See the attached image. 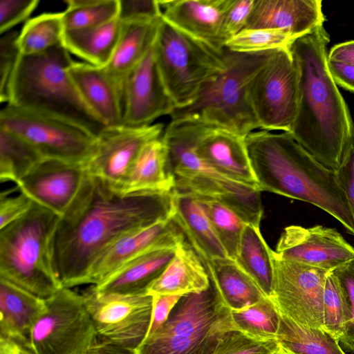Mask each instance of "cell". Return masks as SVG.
Returning <instances> with one entry per match:
<instances>
[{
  "label": "cell",
  "mask_w": 354,
  "mask_h": 354,
  "mask_svg": "<svg viewBox=\"0 0 354 354\" xmlns=\"http://www.w3.org/2000/svg\"><path fill=\"white\" fill-rule=\"evenodd\" d=\"M174 209V189L125 194L88 174L55 232L54 259L62 286L86 284L107 248L131 232L171 219Z\"/></svg>",
  "instance_id": "1"
},
{
  "label": "cell",
  "mask_w": 354,
  "mask_h": 354,
  "mask_svg": "<svg viewBox=\"0 0 354 354\" xmlns=\"http://www.w3.org/2000/svg\"><path fill=\"white\" fill-rule=\"evenodd\" d=\"M324 25L296 38L289 50L299 75V103L290 133L315 159L337 171L354 147V123L328 64Z\"/></svg>",
  "instance_id": "2"
},
{
  "label": "cell",
  "mask_w": 354,
  "mask_h": 354,
  "mask_svg": "<svg viewBox=\"0 0 354 354\" xmlns=\"http://www.w3.org/2000/svg\"><path fill=\"white\" fill-rule=\"evenodd\" d=\"M259 190L319 207L354 236V216L335 171L314 158L288 132L258 129L245 138Z\"/></svg>",
  "instance_id": "3"
},
{
  "label": "cell",
  "mask_w": 354,
  "mask_h": 354,
  "mask_svg": "<svg viewBox=\"0 0 354 354\" xmlns=\"http://www.w3.org/2000/svg\"><path fill=\"white\" fill-rule=\"evenodd\" d=\"M60 44L44 52L21 55L8 88V101L15 106L59 117L97 136L106 127L90 111L69 74L73 63Z\"/></svg>",
  "instance_id": "4"
},
{
  "label": "cell",
  "mask_w": 354,
  "mask_h": 354,
  "mask_svg": "<svg viewBox=\"0 0 354 354\" xmlns=\"http://www.w3.org/2000/svg\"><path fill=\"white\" fill-rule=\"evenodd\" d=\"M59 218L33 202L23 216L0 229V277L44 299L60 290L54 259Z\"/></svg>",
  "instance_id": "5"
},
{
  "label": "cell",
  "mask_w": 354,
  "mask_h": 354,
  "mask_svg": "<svg viewBox=\"0 0 354 354\" xmlns=\"http://www.w3.org/2000/svg\"><path fill=\"white\" fill-rule=\"evenodd\" d=\"M274 51L243 53L223 47V68L205 84L192 103L175 109L171 120H198L243 138L259 129L250 89L254 75Z\"/></svg>",
  "instance_id": "6"
},
{
  "label": "cell",
  "mask_w": 354,
  "mask_h": 354,
  "mask_svg": "<svg viewBox=\"0 0 354 354\" xmlns=\"http://www.w3.org/2000/svg\"><path fill=\"white\" fill-rule=\"evenodd\" d=\"M153 53L176 109L192 103L225 64L223 48H218L190 36L162 19L153 44Z\"/></svg>",
  "instance_id": "7"
},
{
  "label": "cell",
  "mask_w": 354,
  "mask_h": 354,
  "mask_svg": "<svg viewBox=\"0 0 354 354\" xmlns=\"http://www.w3.org/2000/svg\"><path fill=\"white\" fill-rule=\"evenodd\" d=\"M46 310L30 333L35 354H84L97 340L84 294L62 287L45 299Z\"/></svg>",
  "instance_id": "8"
},
{
  "label": "cell",
  "mask_w": 354,
  "mask_h": 354,
  "mask_svg": "<svg viewBox=\"0 0 354 354\" xmlns=\"http://www.w3.org/2000/svg\"><path fill=\"white\" fill-rule=\"evenodd\" d=\"M0 128L28 141L44 158L84 165L93 151L97 139L76 123L9 104L0 111Z\"/></svg>",
  "instance_id": "9"
},
{
  "label": "cell",
  "mask_w": 354,
  "mask_h": 354,
  "mask_svg": "<svg viewBox=\"0 0 354 354\" xmlns=\"http://www.w3.org/2000/svg\"><path fill=\"white\" fill-rule=\"evenodd\" d=\"M299 75L289 50H274L254 75L250 97L259 129L290 133L299 103Z\"/></svg>",
  "instance_id": "10"
},
{
  "label": "cell",
  "mask_w": 354,
  "mask_h": 354,
  "mask_svg": "<svg viewBox=\"0 0 354 354\" xmlns=\"http://www.w3.org/2000/svg\"><path fill=\"white\" fill-rule=\"evenodd\" d=\"M270 299L279 313L302 326L324 329L323 296L331 272L277 257Z\"/></svg>",
  "instance_id": "11"
},
{
  "label": "cell",
  "mask_w": 354,
  "mask_h": 354,
  "mask_svg": "<svg viewBox=\"0 0 354 354\" xmlns=\"http://www.w3.org/2000/svg\"><path fill=\"white\" fill-rule=\"evenodd\" d=\"M98 337L136 350L146 337L151 317L152 296L147 294H84Z\"/></svg>",
  "instance_id": "12"
},
{
  "label": "cell",
  "mask_w": 354,
  "mask_h": 354,
  "mask_svg": "<svg viewBox=\"0 0 354 354\" xmlns=\"http://www.w3.org/2000/svg\"><path fill=\"white\" fill-rule=\"evenodd\" d=\"M164 130L161 123L106 127L97 136L93 151L85 164L88 174L118 189L143 147L161 137Z\"/></svg>",
  "instance_id": "13"
},
{
  "label": "cell",
  "mask_w": 354,
  "mask_h": 354,
  "mask_svg": "<svg viewBox=\"0 0 354 354\" xmlns=\"http://www.w3.org/2000/svg\"><path fill=\"white\" fill-rule=\"evenodd\" d=\"M274 254L283 260L333 271L354 260V247L335 229L290 225L282 232Z\"/></svg>",
  "instance_id": "14"
},
{
  "label": "cell",
  "mask_w": 354,
  "mask_h": 354,
  "mask_svg": "<svg viewBox=\"0 0 354 354\" xmlns=\"http://www.w3.org/2000/svg\"><path fill=\"white\" fill-rule=\"evenodd\" d=\"M122 104V125L128 127L151 125L176 109L159 73L153 45L126 78Z\"/></svg>",
  "instance_id": "15"
},
{
  "label": "cell",
  "mask_w": 354,
  "mask_h": 354,
  "mask_svg": "<svg viewBox=\"0 0 354 354\" xmlns=\"http://www.w3.org/2000/svg\"><path fill=\"white\" fill-rule=\"evenodd\" d=\"M88 174L84 164L44 158L16 185L34 203L61 217L77 196Z\"/></svg>",
  "instance_id": "16"
},
{
  "label": "cell",
  "mask_w": 354,
  "mask_h": 354,
  "mask_svg": "<svg viewBox=\"0 0 354 354\" xmlns=\"http://www.w3.org/2000/svg\"><path fill=\"white\" fill-rule=\"evenodd\" d=\"M185 240L178 225L169 219L131 232L107 248L91 268L86 284L96 286L123 265L153 248Z\"/></svg>",
  "instance_id": "17"
},
{
  "label": "cell",
  "mask_w": 354,
  "mask_h": 354,
  "mask_svg": "<svg viewBox=\"0 0 354 354\" xmlns=\"http://www.w3.org/2000/svg\"><path fill=\"white\" fill-rule=\"evenodd\" d=\"M196 150L206 164L221 175L259 189L245 138L225 129L203 122Z\"/></svg>",
  "instance_id": "18"
},
{
  "label": "cell",
  "mask_w": 354,
  "mask_h": 354,
  "mask_svg": "<svg viewBox=\"0 0 354 354\" xmlns=\"http://www.w3.org/2000/svg\"><path fill=\"white\" fill-rule=\"evenodd\" d=\"M322 3L320 0H254L244 29H281L297 38L323 25Z\"/></svg>",
  "instance_id": "19"
},
{
  "label": "cell",
  "mask_w": 354,
  "mask_h": 354,
  "mask_svg": "<svg viewBox=\"0 0 354 354\" xmlns=\"http://www.w3.org/2000/svg\"><path fill=\"white\" fill-rule=\"evenodd\" d=\"M158 1L165 21L190 36L220 48L218 36L221 22L234 0Z\"/></svg>",
  "instance_id": "20"
},
{
  "label": "cell",
  "mask_w": 354,
  "mask_h": 354,
  "mask_svg": "<svg viewBox=\"0 0 354 354\" xmlns=\"http://www.w3.org/2000/svg\"><path fill=\"white\" fill-rule=\"evenodd\" d=\"M69 74L85 104L106 127L122 125V93L103 67L73 62Z\"/></svg>",
  "instance_id": "21"
},
{
  "label": "cell",
  "mask_w": 354,
  "mask_h": 354,
  "mask_svg": "<svg viewBox=\"0 0 354 354\" xmlns=\"http://www.w3.org/2000/svg\"><path fill=\"white\" fill-rule=\"evenodd\" d=\"M182 242L149 250L123 265L100 284L91 288L97 293L146 294L149 286L173 259Z\"/></svg>",
  "instance_id": "22"
},
{
  "label": "cell",
  "mask_w": 354,
  "mask_h": 354,
  "mask_svg": "<svg viewBox=\"0 0 354 354\" xmlns=\"http://www.w3.org/2000/svg\"><path fill=\"white\" fill-rule=\"evenodd\" d=\"M46 309L44 299L0 277V337L31 349L32 328Z\"/></svg>",
  "instance_id": "23"
},
{
  "label": "cell",
  "mask_w": 354,
  "mask_h": 354,
  "mask_svg": "<svg viewBox=\"0 0 354 354\" xmlns=\"http://www.w3.org/2000/svg\"><path fill=\"white\" fill-rule=\"evenodd\" d=\"M211 281L206 267L191 245L184 240L160 275L146 294L185 295L207 290Z\"/></svg>",
  "instance_id": "24"
},
{
  "label": "cell",
  "mask_w": 354,
  "mask_h": 354,
  "mask_svg": "<svg viewBox=\"0 0 354 354\" xmlns=\"http://www.w3.org/2000/svg\"><path fill=\"white\" fill-rule=\"evenodd\" d=\"M171 219L186 236L203 263L228 258L207 216L194 194L174 191Z\"/></svg>",
  "instance_id": "25"
},
{
  "label": "cell",
  "mask_w": 354,
  "mask_h": 354,
  "mask_svg": "<svg viewBox=\"0 0 354 354\" xmlns=\"http://www.w3.org/2000/svg\"><path fill=\"white\" fill-rule=\"evenodd\" d=\"M162 17L146 21L122 22L120 37L109 63L103 66L122 93L124 81L152 48Z\"/></svg>",
  "instance_id": "26"
},
{
  "label": "cell",
  "mask_w": 354,
  "mask_h": 354,
  "mask_svg": "<svg viewBox=\"0 0 354 354\" xmlns=\"http://www.w3.org/2000/svg\"><path fill=\"white\" fill-rule=\"evenodd\" d=\"M204 264L219 302L230 311L247 308L267 297L235 261L216 259Z\"/></svg>",
  "instance_id": "27"
},
{
  "label": "cell",
  "mask_w": 354,
  "mask_h": 354,
  "mask_svg": "<svg viewBox=\"0 0 354 354\" xmlns=\"http://www.w3.org/2000/svg\"><path fill=\"white\" fill-rule=\"evenodd\" d=\"M174 180L168 165V152L162 137L141 149L118 189L122 193L147 190H173Z\"/></svg>",
  "instance_id": "28"
},
{
  "label": "cell",
  "mask_w": 354,
  "mask_h": 354,
  "mask_svg": "<svg viewBox=\"0 0 354 354\" xmlns=\"http://www.w3.org/2000/svg\"><path fill=\"white\" fill-rule=\"evenodd\" d=\"M232 331L230 310L225 311L207 330L190 337L156 332L145 337L135 350L136 354H211L219 339Z\"/></svg>",
  "instance_id": "29"
},
{
  "label": "cell",
  "mask_w": 354,
  "mask_h": 354,
  "mask_svg": "<svg viewBox=\"0 0 354 354\" xmlns=\"http://www.w3.org/2000/svg\"><path fill=\"white\" fill-rule=\"evenodd\" d=\"M118 19L84 29L65 30L62 44L70 53L97 66H105L110 61L122 30Z\"/></svg>",
  "instance_id": "30"
},
{
  "label": "cell",
  "mask_w": 354,
  "mask_h": 354,
  "mask_svg": "<svg viewBox=\"0 0 354 354\" xmlns=\"http://www.w3.org/2000/svg\"><path fill=\"white\" fill-rule=\"evenodd\" d=\"M234 261L270 298L274 277V251L266 243L259 227L246 223Z\"/></svg>",
  "instance_id": "31"
},
{
  "label": "cell",
  "mask_w": 354,
  "mask_h": 354,
  "mask_svg": "<svg viewBox=\"0 0 354 354\" xmlns=\"http://www.w3.org/2000/svg\"><path fill=\"white\" fill-rule=\"evenodd\" d=\"M277 339L291 354H346L324 329L302 326L281 315Z\"/></svg>",
  "instance_id": "32"
},
{
  "label": "cell",
  "mask_w": 354,
  "mask_h": 354,
  "mask_svg": "<svg viewBox=\"0 0 354 354\" xmlns=\"http://www.w3.org/2000/svg\"><path fill=\"white\" fill-rule=\"evenodd\" d=\"M44 158L28 141L0 128V180L15 185Z\"/></svg>",
  "instance_id": "33"
},
{
  "label": "cell",
  "mask_w": 354,
  "mask_h": 354,
  "mask_svg": "<svg viewBox=\"0 0 354 354\" xmlns=\"http://www.w3.org/2000/svg\"><path fill=\"white\" fill-rule=\"evenodd\" d=\"M230 315L233 331L259 341L278 339L281 315L270 298L241 310H230Z\"/></svg>",
  "instance_id": "34"
},
{
  "label": "cell",
  "mask_w": 354,
  "mask_h": 354,
  "mask_svg": "<svg viewBox=\"0 0 354 354\" xmlns=\"http://www.w3.org/2000/svg\"><path fill=\"white\" fill-rule=\"evenodd\" d=\"M64 32L62 12L43 13L27 20L17 39L21 55L39 54L62 44Z\"/></svg>",
  "instance_id": "35"
},
{
  "label": "cell",
  "mask_w": 354,
  "mask_h": 354,
  "mask_svg": "<svg viewBox=\"0 0 354 354\" xmlns=\"http://www.w3.org/2000/svg\"><path fill=\"white\" fill-rule=\"evenodd\" d=\"M198 199L228 258L235 260L246 223L220 201L194 195Z\"/></svg>",
  "instance_id": "36"
},
{
  "label": "cell",
  "mask_w": 354,
  "mask_h": 354,
  "mask_svg": "<svg viewBox=\"0 0 354 354\" xmlns=\"http://www.w3.org/2000/svg\"><path fill=\"white\" fill-rule=\"evenodd\" d=\"M62 12L65 30L84 29L108 23L118 16L119 0H67Z\"/></svg>",
  "instance_id": "37"
},
{
  "label": "cell",
  "mask_w": 354,
  "mask_h": 354,
  "mask_svg": "<svg viewBox=\"0 0 354 354\" xmlns=\"http://www.w3.org/2000/svg\"><path fill=\"white\" fill-rule=\"evenodd\" d=\"M349 319L350 306L347 297L331 271L327 276L324 290V330L339 343Z\"/></svg>",
  "instance_id": "38"
},
{
  "label": "cell",
  "mask_w": 354,
  "mask_h": 354,
  "mask_svg": "<svg viewBox=\"0 0 354 354\" xmlns=\"http://www.w3.org/2000/svg\"><path fill=\"white\" fill-rule=\"evenodd\" d=\"M295 39L281 29H243L227 41L224 47L236 53H261L289 48Z\"/></svg>",
  "instance_id": "39"
},
{
  "label": "cell",
  "mask_w": 354,
  "mask_h": 354,
  "mask_svg": "<svg viewBox=\"0 0 354 354\" xmlns=\"http://www.w3.org/2000/svg\"><path fill=\"white\" fill-rule=\"evenodd\" d=\"M282 349L278 339L259 341L241 332L230 331L219 339L211 354H279Z\"/></svg>",
  "instance_id": "40"
},
{
  "label": "cell",
  "mask_w": 354,
  "mask_h": 354,
  "mask_svg": "<svg viewBox=\"0 0 354 354\" xmlns=\"http://www.w3.org/2000/svg\"><path fill=\"white\" fill-rule=\"evenodd\" d=\"M19 32L10 30L0 38V102L7 103L8 88L21 55L17 39Z\"/></svg>",
  "instance_id": "41"
},
{
  "label": "cell",
  "mask_w": 354,
  "mask_h": 354,
  "mask_svg": "<svg viewBox=\"0 0 354 354\" xmlns=\"http://www.w3.org/2000/svg\"><path fill=\"white\" fill-rule=\"evenodd\" d=\"M254 2V0L234 1L221 22L218 36V46L220 48L244 29Z\"/></svg>",
  "instance_id": "42"
},
{
  "label": "cell",
  "mask_w": 354,
  "mask_h": 354,
  "mask_svg": "<svg viewBox=\"0 0 354 354\" xmlns=\"http://www.w3.org/2000/svg\"><path fill=\"white\" fill-rule=\"evenodd\" d=\"M333 273L345 292L350 306V319L339 343L342 349L354 353V260L333 270Z\"/></svg>",
  "instance_id": "43"
},
{
  "label": "cell",
  "mask_w": 354,
  "mask_h": 354,
  "mask_svg": "<svg viewBox=\"0 0 354 354\" xmlns=\"http://www.w3.org/2000/svg\"><path fill=\"white\" fill-rule=\"evenodd\" d=\"M38 0H1L0 34L11 30L16 25L25 20L35 10Z\"/></svg>",
  "instance_id": "44"
},
{
  "label": "cell",
  "mask_w": 354,
  "mask_h": 354,
  "mask_svg": "<svg viewBox=\"0 0 354 354\" xmlns=\"http://www.w3.org/2000/svg\"><path fill=\"white\" fill-rule=\"evenodd\" d=\"M161 17L158 0H119L118 18L122 22L151 20Z\"/></svg>",
  "instance_id": "45"
},
{
  "label": "cell",
  "mask_w": 354,
  "mask_h": 354,
  "mask_svg": "<svg viewBox=\"0 0 354 354\" xmlns=\"http://www.w3.org/2000/svg\"><path fill=\"white\" fill-rule=\"evenodd\" d=\"M33 201L21 193L17 196H8L6 192L0 197V229L16 221L32 207Z\"/></svg>",
  "instance_id": "46"
},
{
  "label": "cell",
  "mask_w": 354,
  "mask_h": 354,
  "mask_svg": "<svg viewBox=\"0 0 354 354\" xmlns=\"http://www.w3.org/2000/svg\"><path fill=\"white\" fill-rule=\"evenodd\" d=\"M151 322L147 337L153 334L166 322L183 295H153Z\"/></svg>",
  "instance_id": "47"
},
{
  "label": "cell",
  "mask_w": 354,
  "mask_h": 354,
  "mask_svg": "<svg viewBox=\"0 0 354 354\" xmlns=\"http://www.w3.org/2000/svg\"><path fill=\"white\" fill-rule=\"evenodd\" d=\"M336 173L354 216V147Z\"/></svg>",
  "instance_id": "48"
},
{
  "label": "cell",
  "mask_w": 354,
  "mask_h": 354,
  "mask_svg": "<svg viewBox=\"0 0 354 354\" xmlns=\"http://www.w3.org/2000/svg\"><path fill=\"white\" fill-rule=\"evenodd\" d=\"M330 73L335 83L354 93V66L328 60Z\"/></svg>",
  "instance_id": "49"
},
{
  "label": "cell",
  "mask_w": 354,
  "mask_h": 354,
  "mask_svg": "<svg viewBox=\"0 0 354 354\" xmlns=\"http://www.w3.org/2000/svg\"><path fill=\"white\" fill-rule=\"evenodd\" d=\"M328 60L354 66V40L335 45L328 53Z\"/></svg>",
  "instance_id": "50"
},
{
  "label": "cell",
  "mask_w": 354,
  "mask_h": 354,
  "mask_svg": "<svg viewBox=\"0 0 354 354\" xmlns=\"http://www.w3.org/2000/svg\"><path fill=\"white\" fill-rule=\"evenodd\" d=\"M84 354H136L134 349L113 344L100 339Z\"/></svg>",
  "instance_id": "51"
},
{
  "label": "cell",
  "mask_w": 354,
  "mask_h": 354,
  "mask_svg": "<svg viewBox=\"0 0 354 354\" xmlns=\"http://www.w3.org/2000/svg\"><path fill=\"white\" fill-rule=\"evenodd\" d=\"M0 354H35L32 349L16 341L0 337Z\"/></svg>",
  "instance_id": "52"
},
{
  "label": "cell",
  "mask_w": 354,
  "mask_h": 354,
  "mask_svg": "<svg viewBox=\"0 0 354 354\" xmlns=\"http://www.w3.org/2000/svg\"><path fill=\"white\" fill-rule=\"evenodd\" d=\"M279 354H291L290 352H288L287 350H286L283 347L282 351Z\"/></svg>",
  "instance_id": "53"
}]
</instances>
